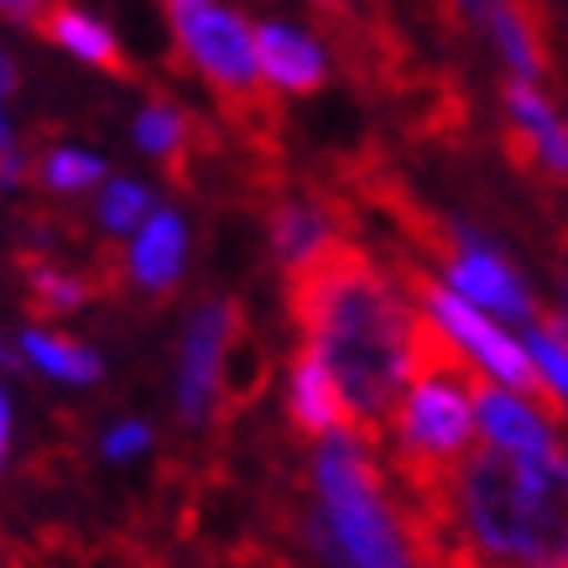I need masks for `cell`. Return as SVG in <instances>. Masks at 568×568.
I'll use <instances>...</instances> for the list:
<instances>
[{
	"mask_svg": "<svg viewBox=\"0 0 568 568\" xmlns=\"http://www.w3.org/2000/svg\"><path fill=\"white\" fill-rule=\"evenodd\" d=\"M459 11L490 37V48L506 58V69L517 79H542L548 73V48H542L532 0H459Z\"/></svg>",
	"mask_w": 568,
	"mask_h": 568,
	"instance_id": "cell-8",
	"label": "cell"
},
{
	"mask_svg": "<svg viewBox=\"0 0 568 568\" xmlns=\"http://www.w3.org/2000/svg\"><path fill=\"white\" fill-rule=\"evenodd\" d=\"M52 0H0V11L6 17H17V21H27V27H37V17L48 11Z\"/></svg>",
	"mask_w": 568,
	"mask_h": 568,
	"instance_id": "cell-25",
	"label": "cell"
},
{
	"mask_svg": "<svg viewBox=\"0 0 568 568\" xmlns=\"http://www.w3.org/2000/svg\"><path fill=\"white\" fill-rule=\"evenodd\" d=\"M537 324L552 328V334H558V339L568 345V313H537Z\"/></svg>",
	"mask_w": 568,
	"mask_h": 568,
	"instance_id": "cell-27",
	"label": "cell"
},
{
	"mask_svg": "<svg viewBox=\"0 0 568 568\" xmlns=\"http://www.w3.org/2000/svg\"><path fill=\"white\" fill-rule=\"evenodd\" d=\"M459 245H465V251L448 256V287L459 297H469V303H485V308L506 313V318H532V303L521 293L517 272H511L490 245L475 241V235H459Z\"/></svg>",
	"mask_w": 568,
	"mask_h": 568,
	"instance_id": "cell-10",
	"label": "cell"
},
{
	"mask_svg": "<svg viewBox=\"0 0 568 568\" xmlns=\"http://www.w3.org/2000/svg\"><path fill=\"white\" fill-rule=\"evenodd\" d=\"M527 349H532V361H537V371L558 386V392L568 396V345L552 334V328H542L537 324L532 334H527Z\"/></svg>",
	"mask_w": 568,
	"mask_h": 568,
	"instance_id": "cell-22",
	"label": "cell"
},
{
	"mask_svg": "<svg viewBox=\"0 0 568 568\" xmlns=\"http://www.w3.org/2000/svg\"><path fill=\"white\" fill-rule=\"evenodd\" d=\"M0 94H17V63L0 52Z\"/></svg>",
	"mask_w": 568,
	"mask_h": 568,
	"instance_id": "cell-28",
	"label": "cell"
},
{
	"mask_svg": "<svg viewBox=\"0 0 568 568\" xmlns=\"http://www.w3.org/2000/svg\"><path fill=\"white\" fill-rule=\"evenodd\" d=\"M193 141H199V125H193L183 110H173L168 100L146 104V110L136 115V146H141V152H152V156H162V162L173 168L178 183L189 178V152H193Z\"/></svg>",
	"mask_w": 568,
	"mask_h": 568,
	"instance_id": "cell-17",
	"label": "cell"
},
{
	"mask_svg": "<svg viewBox=\"0 0 568 568\" xmlns=\"http://www.w3.org/2000/svg\"><path fill=\"white\" fill-rule=\"evenodd\" d=\"M506 110H511V156L521 168H548L568 178V125L552 115V104L532 89V79L506 84Z\"/></svg>",
	"mask_w": 568,
	"mask_h": 568,
	"instance_id": "cell-9",
	"label": "cell"
},
{
	"mask_svg": "<svg viewBox=\"0 0 568 568\" xmlns=\"http://www.w3.org/2000/svg\"><path fill=\"white\" fill-rule=\"evenodd\" d=\"M141 448H152V428L146 423H121V428L104 438V459H131Z\"/></svg>",
	"mask_w": 568,
	"mask_h": 568,
	"instance_id": "cell-23",
	"label": "cell"
},
{
	"mask_svg": "<svg viewBox=\"0 0 568 568\" xmlns=\"http://www.w3.org/2000/svg\"><path fill=\"white\" fill-rule=\"evenodd\" d=\"M104 178V162L89 152H48L42 156V183L58 193H79V189H94Z\"/></svg>",
	"mask_w": 568,
	"mask_h": 568,
	"instance_id": "cell-21",
	"label": "cell"
},
{
	"mask_svg": "<svg viewBox=\"0 0 568 568\" xmlns=\"http://www.w3.org/2000/svg\"><path fill=\"white\" fill-rule=\"evenodd\" d=\"M6 141H11V131H6V121H0V146H6Z\"/></svg>",
	"mask_w": 568,
	"mask_h": 568,
	"instance_id": "cell-30",
	"label": "cell"
},
{
	"mask_svg": "<svg viewBox=\"0 0 568 568\" xmlns=\"http://www.w3.org/2000/svg\"><path fill=\"white\" fill-rule=\"evenodd\" d=\"M293 423L303 433H334L345 428L349 433V407H345V392H339V381L328 376V365L303 345L297 355V371H293Z\"/></svg>",
	"mask_w": 568,
	"mask_h": 568,
	"instance_id": "cell-15",
	"label": "cell"
},
{
	"mask_svg": "<svg viewBox=\"0 0 568 568\" xmlns=\"http://www.w3.org/2000/svg\"><path fill=\"white\" fill-rule=\"evenodd\" d=\"M256 63H261V79L287 89V94H313L328 73L324 48L313 37H303L297 27H282V21L256 27Z\"/></svg>",
	"mask_w": 568,
	"mask_h": 568,
	"instance_id": "cell-11",
	"label": "cell"
},
{
	"mask_svg": "<svg viewBox=\"0 0 568 568\" xmlns=\"http://www.w3.org/2000/svg\"><path fill=\"white\" fill-rule=\"evenodd\" d=\"M241 328V308L235 303H204L193 318L189 339H183V376H178V413L183 423L209 417V407L220 402V365L224 349Z\"/></svg>",
	"mask_w": 568,
	"mask_h": 568,
	"instance_id": "cell-7",
	"label": "cell"
},
{
	"mask_svg": "<svg viewBox=\"0 0 568 568\" xmlns=\"http://www.w3.org/2000/svg\"><path fill=\"white\" fill-rule=\"evenodd\" d=\"M402 287L407 293H417V303L438 318V324L459 339L465 349H475L485 361V371L490 376H500L506 386H517L527 402H532L537 413L548 417V423H558L564 417V402H558V386H552L542 371H537V361H532V349L527 345H517L511 334H500L490 318H480V313L469 308V297H459L454 287H438L423 266H402Z\"/></svg>",
	"mask_w": 568,
	"mask_h": 568,
	"instance_id": "cell-6",
	"label": "cell"
},
{
	"mask_svg": "<svg viewBox=\"0 0 568 568\" xmlns=\"http://www.w3.org/2000/svg\"><path fill=\"white\" fill-rule=\"evenodd\" d=\"M266 224H272V251L282 256V266H297L328 235H339V214H328V204L318 199H276Z\"/></svg>",
	"mask_w": 568,
	"mask_h": 568,
	"instance_id": "cell-16",
	"label": "cell"
},
{
	"mask_svg": "<svg viewBox=\"0 0 568 568\" xmlns=\"http://www.w3.org/2000/svg\"><path fill=\"white\" fill-rule=\"evenodd\" d=\"M21 349H27V361L42 365L48 376H63V381H100V355H94V349H84L79 339H63V334L32 328V334H21Z\"/></svg>",
	"mask_w": 568,
	"mask_h": 568,
	"instance_id": "cell-19",
	"label": "cell"
},
{
	"mask_svg": "<svg viewBox=\"0 0 568 568\" xmlns=\"http://www.w3.org/2000/svg\"><path fill=\"white\" fill-rule=\"evenodd\" d=\"M168 21L183 58L204 73L224 110L241 125L272 121V104L261 94V63H256V32L245 27L220 0H168Z\"/></svg>",
	"mask_w": 568,
	"mask_h": 568,
	"instance_id": "cell-5",
	"label": "cell"
},
{
	"mask_svg": "<svg viewBox=\"0 0 568 568\" xmlns=\"http://www.w3.org/2000/svg\"><path fill=\"white\" fill-rule=\"evenodd\" d=\"M6 448H11V402L0 392V465H6Z\"/></svg>",
	"mask_w": 568,
	"mask_h": 568,
	"instance_id": "cell-26",
	"label": "cell"
},
{
	"mask_svg": "<svg viewBox=\"0 0 568 568\" xmlns=\"http://www.w3.org/2000/svg\"><path fill=\"white\" fill-rule=\"evenodd\" d=\"M469 396H475V423L485 428V438H490V444L521 448V454H542V448H552L548 417H537L527 402H517V396L496 392V386H490L485 376H475Z\"/></svg>",
	"mask_w": 568,
	"mask_h": 568,
	"instance_id": "cell-13",
	"label": "cell"
},
{
	"mask_svg": "<svg viewBox=\"0 0 568 568\" xmlns=\"http://www.w3.org/2000/svg\"><path fill=\"white\" fill-rule=\"evenodd\" d=\"M183 245H189L183 220L168 214V209H152L146 224H141L136 245H131V282L152 287V293H168L178 282V272H183Z\"/></svg>",
	"mask_w": 568,
	"mask_h": 568,
	"instance_id": "cell-14",
	"label": "cell"
},
{
	"mask_svg": "<svg viewBox=\"0 0 568 568\" xmlns=\"http://www.w3.org/2000/svg\"><path fill=\"white\" fill-rule=\"evenodd\" d=\"M146 214H152V193L141 189V183H110L104 189V204H100V220L104 230H115V235H131V230H141L146 224Z\"/></svg>",
	"mask_w": 568,
	"mask_h": 568,
	"instance_id": "cell-20",
	"label": "cell"
},
{
	"mask_svg": "<svg viewBox=\"0 0 568 568\" xmlns=\"http://www.w3.org/2000/svg\"><path fill=\"white\" fill-rule=\"evenodd\" d=\"M313 11H318L324 21H334L339 32H349V27H355V6H349V0H313Z\"/></svg>",
	"mask_w": 568,
	"mask_h": 568,
	"instance_id": "cell-24",
	"label": "cell"
},
{
	"mask_svg": "<svg viewBox=\"0 0 568 568\" xmlns=\"http://www.w3.org/2000/svg\"><path fill=\"white\" fill-rule=\"evenodd\" d=\"M475 371H428L413 376V396L396 407V469L413 490V506L444 500L459 459L475 444Z\"/></svg>",
	"mask_w": 568,
	"mask_h": 568,
	"instance_id": "cell-4",
	"label": "cell"
},
{
	"mask_svg": "<svg viewBox=\"0 0 568 568\" xmlns=\"http://www.w3.org/2000/svg\"><path fill=\"white\" fill-rule=\"evenodd\" d=\"M318 506L308 517V537L334 568H413L407 521L381 490V469L365 454V438L334 428L313 459Z\"/></svg>",
	"mask_w": 568,
	"mask_h": 568,
	"instance_id": "cell-3",
	"label": "cell"
},
{
	"mask_svg": "<svg viewBox=\"0 0 568 568\" xmlns=\"http://www.w3.org/2000/svg\"><path fill=\"white\" fill-rule=\"evenodd\" d=\"M0 365H17V355H11V349L0 345Z\"/></svg>",
	"mask_w": 568,
	"mask_h": 568,
	"instance_id": "cell-29",
	"label": "cell"
},
{
	"mask_svg": "<svg viewBox=\"0 0 568 568\" xmlns=\"http://www.w3.org/2000/svg\"><path fill=\"white\" fill-rule=\"evenodd\" d=\"M37 27H42L63 52H73V58H84V63H94V69H104V73L131 79V63H125V48L115 42V32H110L104 21H94L89 11H79V6L52 0L48 11L37 17Z\"/></svg>",
	"mask_w": 568,
	"mask_h": 568,
	"instance_id": "cell-12",
	"label": "cell"
},
{
	"mask_svg": "<svg viewBox=\"0 0 568 568\" xmlns=\"http://www.w3.org/2000/svg\"><path fill=\"white\" fill-rule=\"evenodd\" d=\"M475 568H568V459L558 448H469L444 500L417 506Z\"/></svg>",
	"mask_w": 568,
	"mask_h": 568,
	"instance_id": "cell-2",
	"label": "cell"
},
{
	"mask_svg": "<svg viewBox=\"0 0 568 568\" xmlns=\"http://www.w3.org/2000/svg\"><path fill=\"white\" fill-rule=\"evenodd\" d=\"M287 313L303 345L328 365L349 407V433L376 444L402 407L413 318L361 245L328 235L313 256L287 266Z\"/></svg>",
	"mask_w": 568,
	"mask_h": 568,
	"instance_id": "cell-1",
	"label": "cell"
},
{
	"mask_svg": "<svg viewBox=\"0 0 568 568\" xmlns=\"http://www.w3.org/2000/svg\"><path fill=\"white\" fill-rule=\"evenodd\" d=\"M21 276H27V308H32L37 318L73 313L89 297V287L79 282V276L58 272V266H52V261H42V256H21Z\"/></svg>",
	"mask_w": 568,
	"mask_h": 568,
	"instance_id": "cell-18",
	"label": "cell"
}]
</instances>
